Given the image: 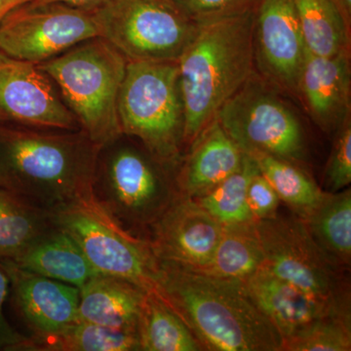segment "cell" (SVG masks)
I'll return each mask as SVG.
<instances>
[{
	"mask_svg": "<svg viewBox=\"0 0 351 351\" xmlns=\"http://www.w3.org/2000/svg\"><path fill=\"white\" fill-rule=\"evenodd\" d=\"M154 292L175 311L203 350L282 351L276 328L244 281L159 260Z\"/></svg>",
	"mask_w": 351,
	"mask_h": 351,
	"instance_id": "1",
	"label": "cell"
},
{
	"mask_svg": "<svg viewBox=\"0 0 351 351\" xmlns=\"http://www.w3.org/2000/svg\"><path fill=\"white\" fill-rule=\"evenodd\" d=\"M100 149L82 130L0 125V189L55 213L93 196Z\"/></svg>",
	"mask_w": 351,
	"mask_h": 351,
	"instance_id": "2",
	"label": "cell"
},
{
	"mask_svg": "<svg viewBox=\"0 0 351 351\" xmlns=\"http://www.w3.org/2000/svg\"><path fill=\"white\" fill-rule=\"evenodd\" d=\"M255 10L200 25L180 57L184 145H193L219 108L256 73Z\"/></svg>",
	"mask_w": 351,
	"mask_h": 351,
	"instance_id": "3",
	"label": "cell"
},
{
	"mask_svg": "<svg viewBox=\"0 0 351 351\" xmlns=\"http://www.w3.org/2000/svg\"><path fill=\"white\" fill-rule=\"evenodd\" d=\"M38 66L94 144L101 147L123 135L119 101L127 60L112 44L87 39Z\"/></svg>",
	"mask_w": 351,
	"mask_h": 351,
	"instance_id": "4",
	"label": "cell"
},
{
	"mask_svg": "<svg viewBox=\"0 0 351 351\" xmlns=\"http://www.w3.org/2000/svg\"><path fill=\"white\" fill-rule=\"evenodd\" d=\"M169 169L126 135L99 152L93 196L123 230L149 240L154 226L178 195Z\"/></svg>",
	"mask_w": 351,
	"mask_h": 351,
	"instance_id": "5",
	"label": "cell"
},
{
	"mask_svg": "<svg viewBox=\"0 0 351 351\" xmlns=\"http://www.w3.org/2000/svg\"><path fill=\"white\" fill-rule=\"evenodd\" d=\"M123 135L171 170L181 159L184 112L178 62L127 61L119 101Z\"/></svg>",
	"mask_w": 351,
	"mask_h": 351,
	"instance_id": "6",
	"label": "cell"
},
{
	"mask_svg": "<svg viewBox=\"0 0 351 351\" xmlns=\"http://www.w3.org/2000/svg\"><path fill=\"white\" fill-rule=\"evenodd\" d=\"M89 11L128 62H178L200 27L172 0H103Z\"/></svg>",
	"mask_w": 351,
	"mask_h": 351,
	"instance_id": "7",
	"label": "cell"
},
{
	"mask_svg": "<svg viewBox=\"0 0 351 351\" xmlns=\"http://www.w3.org/2000/svg\"><path fill=\"white\" fill-rule=\"evenodd\" d=\"M52 218L75 239L97 274L154 291L158 258L151 242L123 230L94 196L55 212Z\"/></svg>",
	"mask_w": 351,
	"mask_h": 351,
	"instance_id": "8",
	"label": "cell"
},
{
	"mask_svg": "<svg viewBox=\"0 0 351 351\" xmlns=\"http://www.w3.org/2000/svg\"><path fill=\"white\" fill-rule=\"evenodd\" d=\"M215 119L245 154L263 152L300 166L306 159L301 122L257 73L226 101Z\"/></svg>",
	"mask_w": 351,
	"mask_h": 351,
	"instance_id": "9",
	"label": "cell"
},
{
	"mask_svg": "<svg viewBox=\"0 0 351 351\" xmlns=\"http://www.w3.org/2000/svg\"><path fill=\"white\" fill-rule=\"evenodd\" d=\"M255 225L269 271L321 302H350L343 270L323 253L302 219L277 213Z\"/></svg>",
	"mask_w": 351,
	"mask_h": 351,
	"instance_id": "10",
	"label": "cell"
},
{
	"mask_svg": "<svg viewBox=\"0 0 351 351\" xmlns=\"http://www.w3.org/2000/svg\"><path fill=\"white\" fill-rule=\"evenodd\" d=\"M99 36L92 13L61 2L31 0L0 23V52L36 64Z\"/></svg>",
	"mask_w": 351,
	"mask_h": 351,
	"instance_id": "11",
	"label": "cell"
},
{
	"mask_svg": "<svg viewBox=\"0 0 351 351\" xmlns=\"http://www.w3.org/2000/svg\"><path fill=\"white\" fill-rule=\"evenodd\" d=\"M0 125L77 131L80 124L38 64L0 52Z\"/></svg>",
	"mask_w": 351,
	"mask_h": 351,
	"instance_id": "12",
	"label": "cell"
},
{
	"mask_svg": "<svg viewBox=\"0 0 351 351\" xmlns=\"http://www.w3.org/2000/svg\"><path fill=\"white\" fill-rule=\"evenodd\" d=\"M253 45L256 73L277 91L298 98L306 47L295 0H258Z\"/></svg>",
	"mask_w": 351,
	"mask_h": 351,
	"instance_id": "13",
	"label": "cell"
},
{
	"mask_svg": "<svg viewBox=\"0 0 351 351\" xmlns=\"http://www.w3.org/2000/svg\"><path fill=\"white\" fill-rule=\"evenodd\" d=\"M223 225L195 198L178 193L149 234L159 260L203 270L213 257Z\"/></svg>",
	"mask_w": 351,
	"mask_h": 351,
	"instance_id": "14",
	"label": "cell"
},
{
	"mask_svg": "<svg viewBox=\"0 0 351 351\" xmlns=\"http://www.w3.org/2000/svg\"><path fill=\"white\" fill-rule=\"evenodd\" d=\"M10 278L16 311L31 336L56 334L80 320V288L1 262Z\"/></svg>",
	"mask_w": 351,
	"mask_h": 351,
	"instance_id": "15",
	"label": "cell"
},
{
	"mask_svg": "<svg viewBox=\"0 0 351 351\" xmlns=\"http://www.w3.org/2000/svg\"><path fill=\"white\" fill-rule=\"evenodd\" d=\"M350 52L320 57L306 51L298 99L321 130L335 134L350 119Z\"/></svg>",
	"mask_w": 351,
	"mask_h": 351,
	"instance_id": "16",
	"label": "cell"
},
{
	"mask_svg": "<svg viewBox=\"0 0 351 351\" xmlns=\"http://www.w3.org/2000/svg\"><path fill=\"white\" fill-rule=\"evenodd\" d=\"M244 283L252 300L276 328L282 341L332 311L350 306V302L328 304L316 300L265 265Z\"/></svg>",
	"mask_w": 351,
	"mask_h": 351,
	"instance_id": "17",
	"label": "cell"
},
{
	"mask_svg": "<svg viewBox=\"0 0 351 351\" xmlns=\"http://www.w3.org/2000/svg\"><path fill=\"white\" fill-rule=\"evenodd\" d=\"M191 152L175 178L178 193L197 198L240 169L245 152L215 119L189 147Z\"/></svg>",
	"mask_w": 351,
	"mask_h": 351,
	"instance_id": "18",
	"label": "cell"
},
{
	"mask_svg": "<svg viewBox=\"0 0 351 351\" xmlns=\"http://www.w3.org/2000/svg\"><path fill=\"white\" fill-rule=\"evenodd\" d=\"M147 291L119 277L97 274L80 289V320L123 331L138 332Z\"/></svg>",
	"mask_w": 351,
	"mask_h": 351,
	"instance_id": "19",
	"label": "cell"
},
{
	"mask_svg": "<svg viewBox=\"0 0 351 351\" xmlns=\"http://www.w3.org/2000/svg\"><path fill=\"white\" fill-rule=\"evenodd\" d=\"M9 263L80 289L99 274L75 239L56 225Z\"/></svg>",
	"mask_w": 351,
	"mask_h": 351,
	"instance_id": "20",
	"label": "cell"
},
{
	"mask_svg": "<svg viewBox=\"0 0 351 351\" xmlns=\"http://www.w3.org/2000/svg\"><path fill=\"white\" fill-rule=\"evenodd\" d=\"M315 243L334 265L348 270L351 261V191H324L322 199L302 219Z\"/></svg>",
	"mask_w": 351,
	"mask_h": 351,
	"instance_id": "21",
	"label": "cell"
},
{
	"mask_svg": "<svg viewBox=\"0 0 351 351\" xmlns=\"http://www.w3.org/2000/svg\"><path fill=\"white\" fill-rule=\"evenodd\" d=\"M306 50L320 57L350 52L351 21L335 0H295Z\"/></svg>",
	"mask_w": 351,
	"mask_h": 351,
	"instance_id": "22",
	"label": "cell"
},
{
	"mask_svg": "<svg viewBox=\"0 0 351 351\" xmlns=\"http://www.w3.org/2000/svg\"><path fill=\"white\" fill-rule=\"evenodd\" d=\"M265 263L255 221L223 225L209 265L200 271L221 278L245 281Z\"/></svg>",
	"mask_w": 351,
	"mask_h": 351,
	"instance_id": "23",
	"label": "cell"
},
{
	"mask_svg": "<svg viewBox=\"0 0 351 351\" xmlns=\"http://www.w3.org/2000/svg\"><path fill=\"white\" fill-rule=\"evenodd\" d=\"M141 350H204L184 321L154 291H147L138 322Z\"/></svg>",
	"mask_w": 351,
	"mask_h": 351,
	"instance_id": "24",
	"label": "cell"
},
{
	"mask_svg": "<svg viewBox=\"0 0 351 351\" xmlns=\"http://www.w3.org/2000/svg\"><path fill=\"white\" fill-rule=\"evenodd\" d=\"M141 350L138 332L123 331L78 320L56 334L29 336L21 351Z\"/></svg>",
	"mask_w": 351,
	"mask_h": 351,
	"instance_id": "25",
	"label": "cell"
},
{
	"mask_svg": "<svg viewBox=\"0 0 351 351\" xmlns=\"http://www.w3.org/2000/svg\"><path fill=\"white\" fill-rule=\"evenodd\" d=\"M54 226L52 214L0 189V262L15 260Z\"/></svg>",
	"mask_w": 351,
	"mask_h": 351,
	"instance_id": "26",
	"label": "cell"
},
{
	"mask_svg": "<svg viewBox=\"0 0 351 351\" xmlns=\"http://www.w3.org/2000/svg\"><path fill=\"white\" fill-rule=\"evenodd\" d=\"M246 154L254 159L261 174L295 216L304 219L319 204L324 191L301 166L263 152Z\"/></svg>",
	"mask_w": 351,
	"mask_h": 351,
	"instance_id": "27",
	"label": "cell"
},
{
	"mask_svg": "<svg viewBox=\"0 0 351 351\" xmlns=\"http://www.w3.org/2000/svg\"><path fill=\"white\" fill-rule=\"evenodd\" d=\"M258 171L254 159L245 154L243 163L239 170L226 178L209 193L195 199L221 225L253 221L247 203V191L252 178Z\"/></svg>",
	"mask_w": 351,
	"mask_h": 351,
	"instance_id": "28",
	"label": "cell"
},
{
	"mask_svg": "<svg viewBox=\"0 0 351 351\" xmlns=\"http://www.w3.org/2000/svg\"><path fill=\"white\" fill-rule=\"evenodd\" d=\"M350 306L335 309L283 341L282 351H350Z\"/></svg>",
	"mask_w": 351,
	"mask_h": 351,
	"instance_id": "29",
	"label": "cell"
},
{
	"mask_svg": "<svg viewBox=\"0 0 351 351\" xmlns=\"http://www.w3.org/2000/svg\"><path fill=\"white\" fill-rule=\"evenodd\" d=\"M334 145L325 170L328 193H338L351 182V120L335 133Z\"/></svg>",
	"mask_w": 351,
	"mask_h": 351,
	"instance_id": "30",
	"label": "cell"
},
{
	"mask_svg": "<svg viewBox=\"0 0 351 351\" xmlns=\"http://www.w3.org/2000/svg\"><path fill=\"white\" fill-rule=\"evenodd\" d=\"M186 17L198 25L240 15L257 7L258 0H172Z\"/></svg>",
	"mask_w": 351,
	"mask_h": 351,
	"instance_id": "31",
	"label": "cell"
},
{
	"mask_svg": "<svg viewBox=\"0 0 351 351\" xmlns=\"http://www.w3.org/2000/svg\"><path fill=\"white\" fill-rule=\"evenodd\" d=\"M280 198L260 171L252 178L247 191V203L254 221L276 216Z\"/></svg>",
	"mask_w": 351,
	"mask_h": 351,
	"instance_id": "32",
	"label": "cell"
},
{
	"mask_svg": "<svg viewBox=\"0 0 351 351\" xmlns=\"http://www.w3.org/2000/svg\"><path fill=\"white\" fill-rule=\"evenodd\" d=\"M10 294V278L3 263L0 262V351H21L29 336L21 334L7 320L4 306Z\"/></svg>",
	"mask_w": 351,
	"mask_h": 351,
	"instance_id": "33",
	"label": "cell"
},
{
	"mask_svg": "<svg viewBox=\"0 0 351 351\" xmlns=\"http://www.w3.org/2000/svg\"><path fill=\"white\" fill-rule=\"evenodd\" d=\"M43 1L61 2V3L69 4V5L80 7V8L89 9L98 5L103 0H43Z\"/></svg>",
	"mask_w": 351,
	"mask_h": 351,
	"instance_id": "34",
	"label": "cell"
},
{
	"mask_svg": "<svg viewBox=\"0 0 351 351\" xmlns=\"http://www.w3.org/2000/svg\"><path fill=\"white\" fill-rule=\"evenodd\" d=\"M27 1H31V0H0V23L13 9Z\"/></svg>",
	"mask_w": 351,
	"mask_h": 351,
	"instance_id": "35",
	"label": "cell"
},
{
	"mask_svg": "<svg viewBox=\"0 0 351 351\" xmlns=\"http://www.w3.org/2000/svg\"><path fill=\"white\" fill-rule=\"evenodd\" d=\"M335 1L341 7L346 18L351 21V0H335Z\"/></svg>",
	"mask_w": 351,
	"mask_h": 351,
	"instance_id": "36",
	"label": "cell"
}]
</instances>
